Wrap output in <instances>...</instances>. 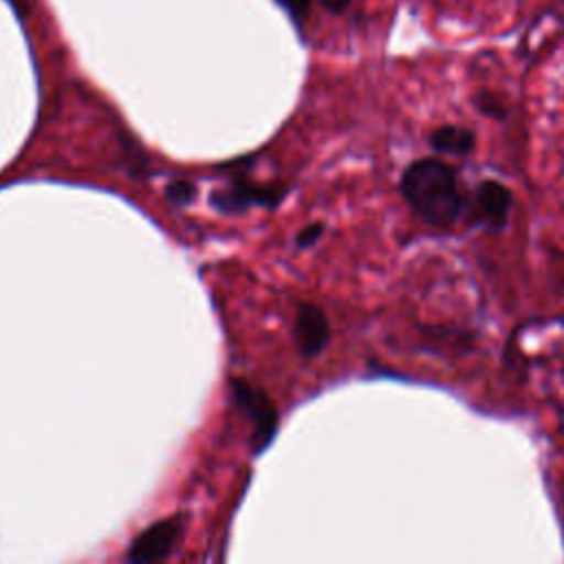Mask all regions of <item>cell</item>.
Listing matches in <instances>:
<instances>
[{"instance_id":"obj_1","label":"cell","mask_w":564,"mask_h":564,"mask_svg":"<svg viewBox=\"0 0 564 564\" xmlns=\"http://www.w3.org/2000/svg\"><path fill=\"white\" fill-rule=\"evenodd\" d=\"M401 192L410 207L434 227L452 225L463 209L456 174L438 159L410 163L401 176Z\"/></svg>"},{"instance_id":"obj_2","label":"cell","mask_w":564,"mask_h":564,"mask_svg":"<svg viewBox=\"0 0 564 564\" xmlns=\"http://www.w3.org/2000/svg\"><path fill=\"white\" fill-rule=\"evenodd\" d=\"M229 386H231L234 405L245 412V416L249 419V423L253 427V432H251L253 452L267 449V445L273 441V436L278 432V410H275L273 401L260 388H253L245 379L234 377L229 381Z\"/></svg>"},{"instance_id":"obj_3","label":"cell","mask_w":564,"mask_h":564,"mask_svg":"<svg viewBox=\"0 0 564 564\" xmlns=\"http://www.w3.org/2000/svg\"><path fill=\"white\" fill-rule=\"evenodd\" d=\"M181 533H183L181 516L163 518V520L145 527L132 540L126 560L134 562V564H145V562L163 560V557H167L174 551Z\"/></svg>"},{"instance_id":"obj_4","label":"cell","mask_w":564,"mask_h":564,"mask_svg":"<svg viewBox=\"0 0 564 564\" xmlns=\"http://www.w3.org/2000/svg\"><path fill=\"white\" fill-rule=\"evenodd\" d=\"M286 187L278 185H256L242 178H236L227 189H218L212 196V205L223 214H236L253 205L273 207L282 200Z\"/></svg>"},{"instance_id":"obj_5","label":"cell","mask_w":564,"mask_h":564,"mask_svg":"<svg viewBox=\"0 0 564 564\" xmlns=\"http://www.w3.org/2000/svg\"><path fill=\"white\" fill-rule=\"evenodd\" d=\"M295 341L304 357H315L328 341V317L317 304H302L295 315Z\"/></svg>"},{"instance_id":"obj_6","label":"cell","mask_w":564,"mask_h":564,"mask_svg":"<svg viewBox=\"0 0 564 564\" xmlns=\"http://www.w3.org/2000/svg\"><path fill=\"white\" fill-rule=\"evenodd\" d=\"M511 209V192L498 181H482L474 194V212L480 223L498 231L507 225Z\"/></svg>"},{"instance_id":"obj_7","label":"cell","mask_w":564,"mask_h":564,"mask_svg":"<svg viewBox=\"0 0 564 564\" xmlns=\"http://www.w3.org/2000/svg\"><path fill=\"white\" fill-rule=\"evenodd\" d=\"M430 143L436 152L441 154H454V156H463L469 154L474 150L476 137L469 128H460V126H441L432 132Z\"/></svg>"},{"instance_id":"obj_8","label":"cell","mask_w":564,"mask_h":564,"mask_svg":"<svg viewBox=\"0 0 564 564\" xmlns=\"http://www.w3.org/2000/svg\"><path fill=\"white\" fill-rule=\"evenodd\" d=\"M474 104H476V108L480 110V112H485V115H489V117H505V112H507V108H505V104L500 101V97L498 95H494V93H489V90H480L476 97H474Z\"/></svg>"},{"instance_id":"obj_9","label":"cell","mask_w":564,"mask_h":564,"mask_svg":"<svg viewBox=\"0 0 564 564\" xmlns=\"http://www.w3.org/2000/svg\"><path fill=\"white\" fill-rule=\"evenodd\" d=\"M196 194V187L189 183V181H183V178H176L172 181L167 187H165V196L167 200H172L174 205H185L194 198Z\"/></svg>"},{"instance_id":"obj_10","label":"cell","mask_w":564,"mask_h":564,"mask_svg":"<svg viewBox=\"0 0 564 564\" xmlns=\"http://www.w3.org/2000/svg\"><path fill=\"white\" fill-rule=\"evenodd\" d=\"M278 2L289 11V15L295 20V24L302 26L306 15H308V11H311V4L315 0H278Z\"/></svg>"},{"instance_id":"obj_11","label":"cell","mask_w":564,"mask_h":564,"mask_svg":"<svg viewBox=\"0 0 564 564\" xmlns=\"http://www.w3.org/2000/svg\"><path fill=\"white\" fill-rule=\"evenodd\" d=\"M322 231H324V225H322V223H315V225L304 227V229L297 234V238H295L297 247H311V245L322 236Z\"/></svg>"},{"instance_id":"obj_12","label":"cell","mask_w":564,"mask_h":564,"mask_svg":"<svg viewBox=\"0 0 564 564\" xmlns=\"http://www.w3.org/2000/svg\"><path fill=\"white\" fill-rule=\"evenodd\" d=\"M328 13H335V15H339V13H344L346 9H348V4L352 2V0H317Z\"/></svg>"}]
</instances>
